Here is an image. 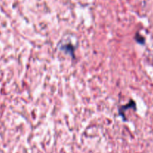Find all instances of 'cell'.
Masks as SVG:
<instances>
[{
	"instance_id": "6da1fadb",
	"label": "cell",
	"mask_w": 153,
	"mask_h": 153,
	"mask_svg": "<svg viewBox=\"0 0 153 153\" xmlns=\"http://www.w3.org/2000/svg\"><path fill=\"white\" fill-rule=\"evenodd\" d=\"M135 39H136V41H137V42L140 43V44H144V42H145V39H144L143 37L140 35L139 34H137V35H136Z\"/></svg>"
}]
</instances>
